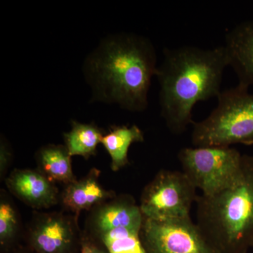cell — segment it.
<instances>
[{
	"instance_id": "obj_1",
	"label": "cell",
	"mask_w": 253,
	"mask_h": 253,
	"mask_svg": "<svg viewBox=\"0 0 253 253\" xmlns=\"http://www.w3.org/2000/svg\"><path fill=\"white\" fill-rule=\"evenodd\" d=\"M156 49L148 38L121 33L106 38L84 63L93 99L131 112L144 111L158 68Z\"/></svg>"
},
{
	"instance_id": "obj_2",
	"label": "cell",
	"mask_w": 253,
	"mask_h": 253,
	"mask_svg": "<svg viewBox=\"0 0 253 253\" xmlns=\"http://www.w3.org/2000/svg\"><path fill=\"white\" fill-rule=\"evenodd\" d=\"M156 76L160 84L161 114L168 129L181 134L194 124L192 111L200 101L217 97L229 66L224 45L212 49L183 46L163 51Z\"/></svg>"
},
{
	"instance_id": "obj_3",
	"label": "cell",
	"mask_w": 253,
	"mask_h": 253,
	"mask_svg": "<svg viewBox=\"0 0 253 253\" xmlns=\"http://www.w3.org/2000/svg\"><path fill=\"white\" fill-rule=\"evenodd\" d=\"M196 224L219 253L253 249V156L244 155L241 174L229 187L198 196Z\"/></svg>"
},
{
	"instance_id": "obj_4",
	"label": "cell",
	"mask_w": 253,
	"mask_h": 253,
	"mask_svg": "<svg viewBox=\"0 0 253 253\" xmlns=\"http://www.w3.org/2000/svg\"><path fill=\"white\" fill-rule=\"evenodd\" d=\"M249 89L238 84L221 91L215 109L193 124L194 147L253 145V94Z\"/></svg>"
},
{
	"instance_id": "obj_5",
	"label": "cell",
	"mask_w": 253,
	"mask_h": 253,
	"mask_svg": "<svg viewBox=\"0 0 253 253\" xmlns=\"http://www.w3.org/2000/svg\"><path fill=\"white\" fill-rule=\"evenodd\" d=\"M243 158L244 155L231 146L183 148L178 154L182 172L206 196L235 182L242 169Z\"/></svg>"
},
{
	"instance_id": "obj_6",
	"label": "cell",
	"mask_w": 253,
	"mask_h": 253,
	"mask_svg": "<svg viewBox=\"0 0 253 253\" xmlns=\"http://www.w3.org/2000/svg\"><path fill=\"white\" fill-rule=\"evenodd\" d=\"M196 191L182 171L161 169L145 186L139 206L147 219H186L199 196Z\"/></svg>"
},
{
	"instance_id": "obj_7",
	"label": "cell",
	"mask_w": 253,
	"mask_h": 253,
	"mask_svg": "<svg viewBox=\"0 0 253 253\" xmlns=\"http://www.w3.org/2000/svg\"><path fill=\"white\" fill-rule=\"evenodd\" d=\"M78 219L62 211H36L25 229V245L35 253H81L83 230Z\"/></svg>"
},
{
	"instance_id": "obj_8",
	"label": "cell",
	"mask_w": 253,
	"mask_h": 253,
	"mask_svg": "<svg viewBox=\"0 0 253 253\" xmlns=\"http://www.w3.org/2000/svg\"><path fill=\"white\" fill-rule=\"evenodd\" d=\"M140 236L145 253H219L191 217L169 220L144 217Z\"/></svg>"
},
{
	"instance_id": "obj_9",
	"label": "cell",
	"mask_w": 253,
	"mask_h": 253,
	"mask_svg": "<svg viewBox=\"0 0 253 253\" xmlns=\"http://www.w3.org/2000/svg\"><path fill=\"white\" fill-rule=\"evenodd\" d=\"M143 221L144 216L134 198L129 194H121L89 211L83 231L95 236L119 227L141 230Z\"/></svg>"
},
{
	"instance_id": "obj_10",
	"label": "cell",
	"mask_w": 253,
	"mask_h": 253,
	"mask_svg": "<svg viewBox=\"0 0 253 253\" xmlns=\"http://www.w3.org/2000/svg\"><path fill=\"white\" fill-rule=\"evenodd\" d=\"M4 181L10 194L33 209H49L59 204L56 184L37 169H15Z\"/></svg>"
},
{
	"instance_id": "obj_11",
	"label": "cell",
	"mask_w": 253,
	"mask_h": 253,
	"mask_svg": "<svg viewBox=\"0 0 253 253\" xmlns=\"http://www.w3.org/2000/svg\"><path fill=\"white\" fill-rule=\"evenodd\" d=\"M101 171L91 168L85 176L65 185L60 193L59 204L63 210L80 217L83 211H91L96 206L113 199L117 195L103 187L99 181Z\"/></svg>"
},
{
	"instance_id": "obj_12",
	"label": "cell",
	"mask_w": 253,
	"mask_h": 253,
	"mask_svg": "<svg viewBox=\"0 0 253 253\" xmlns=\"http://www.w3.org/2000/svg\"><path fill=\"white\" fill-rule=\"evenodd\" d=\"M224 46L239 84L253 86V20L239 23L228 32Z\"/></svg>"
},
{
	"instance_id": "obj_13",
	"label": "cell",
	"mask_w": 253,
	"mask_h": 253,
	"mask_svg": "<svg viewBox=\"0 0 253 253\" xmlns=\"http://www.w3.org/2000/svg\"><path fill=\"white\" fill-rule=\"evenodd\" d=\"M36 169L55 184L67 185L78 179L73 173L71 155L65 145L42 146L36 152Z\"/></svg>"
},
{
	"instance_id": "obj_14",
	"label": "cell",
	"mask_w": 253,
	"mask_h": 253,
	"mask_svg": "<svg viewBox=\"0 0 253 253\" xmlns=\"http://www.w3.org/2000/svg\"><path fill=\"white\" fill-rule=\"evenodd\" d=\"M144 141V132L136 125L114 126L109 128L103 136L101 144L111 157V168L113 172H118L129 165L128 151L131 145Z\"/></svg>"
},
{
	"instance_id": "obj_15",
	"label": "cell",
	"mask_w": 253,
	"mask_h": 253,
	"mask_svg": "<svg viewBox=\"0 0 253 253\" xmlns=\"http://www.w3.org/2000/svg\"><path fill=\"white\" fill-rule=\"evenodd\" d=\"M104 135L102 129L94 122L84 124L71 121V129L63 133V139L71 157L79 156L88 160L97 154L98 145Z\"/></svg>"
},
{
	"instance_id": "obj_16",
	"label": "cell",
	"mask_w": 253,
	"mask_h": 253,
	"mask_svg": "<svg viewBox=\"0 0 253 253\" xmlns=\"http://www.w3.org/2000/svg\"><path fill=\"white\" fill-rule=\"evenodd\" d=\"M21 214L16 205L4 189L0 193V253L14 249L23 241Z\"/></svg>"
},
{
	"instance_id": "obj_17",
	"label": "cell",
	"mask_w": 253,
	"mask_h": 253,
	"mask_svg": "<svg viewBox=\"0 0 253 253\" xmlns=\"http://www.w3.org/2000/svg\"><path fill=\"white\" fill-rule=\"evenodd\" d=\"M140 231L132 228L119 227L90 236L102 244L109 253H145Z\"/></svg>"
},
{
	"instance_id": "obj_18",
	"label": "cell",
	"mask_w": 253,
	"mask_h": 253,
	"mask_svg": "<svg viewBox=\"0 0 253 253\" xmlns=\"http://www.w3.org/2000/svg\"><path fill=\"white\" fill-rule=\"evenodd\" d=\"M12 151L4 138H1L0 142V179L4 181L8 169L12 162Z\"/></svg>"
},
{
	"instance_id": "obj_19",
	"label": "cell",
	"mask_w": 253,
	"mask_h": 253,
	"mask_svg": "<svg viewBox=\"0 0 253 253\" xmlns=\"http://www.w3.org/2000/svg\"><path fill=\"white\" fill-rule=\"evenodd\" d=\"M81 253H109L103 245L100 244L83 230Z\"/></svg>"
},
{
	"instance_id": "obj_20",
	"label": "cell",
	"mask_w": 253,
	"mask_h": 253,
	"mask_svg": "<svg viewBox=\"0 0 253 253\" xmlns=\"http://www.w3.org/2000/svg\"><path fill=\"white\" fill-rule=\"evenodd\" d=\"M3 253H35L32 251L31 249H30L28 246H26V245L21 244L19 246H16L14 249L10 250L9 251H6V252Z\"/></svg>"
}]
</instances>
